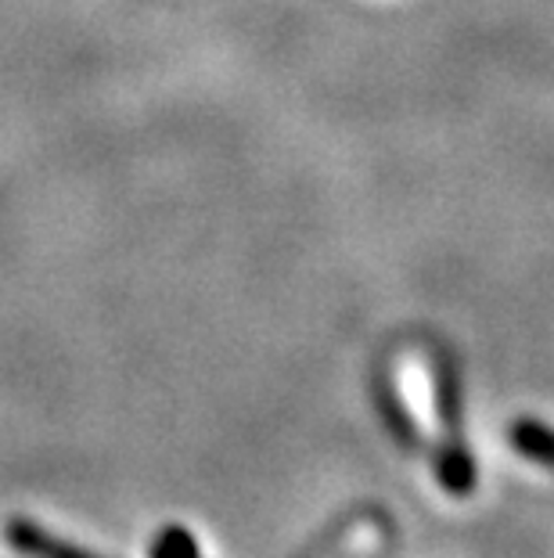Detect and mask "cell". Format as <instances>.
<instances>
[{
	"instance_id": "obj_1",
	"label": "cell",
	"mask_w": 554,
	"mask_h": 558,
	"mask_svg": "<svg viewBox=\"0 0 554 558\" xmlns=\"http://www.w3.org/2000/svg\"><path fill=\"white\" fill-rule=\"evenodd\" d=\"M8 544L29 558H101L87 548H79V544H69L62 537H54V533L40 530L37 522H29V519L8 522Z\"/></svg>"
}]
</instances>
